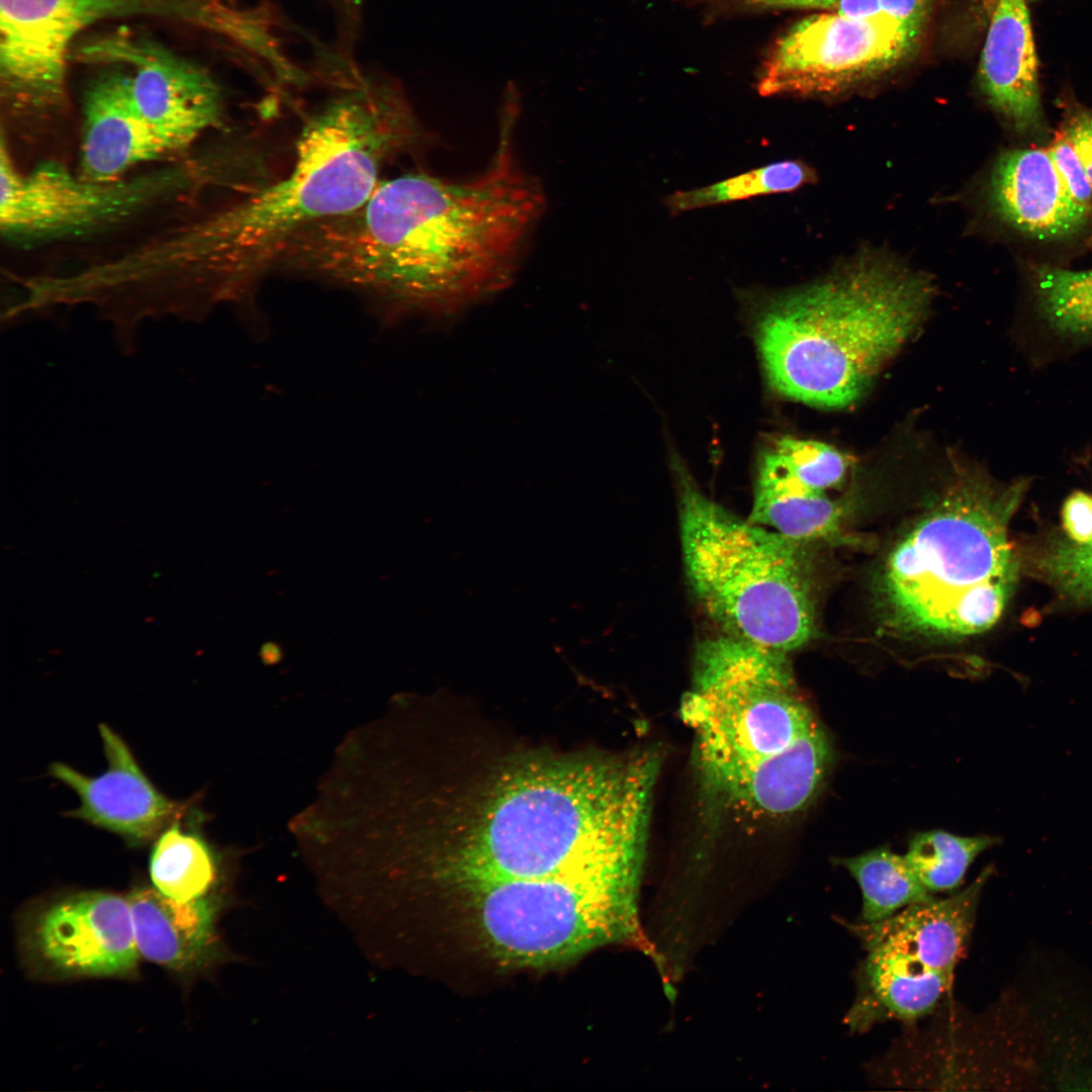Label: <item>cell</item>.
I'll return each mask as SVG.
<instances>
[{
    "mask_svg": "<svg viewBox=\"0 0 1092 1092\" xmlns=\"http://www.w3.org/2000/svg\"><path fill=\"white\" fill-rule=\"evenodd\" d=\"M503 119L487 168L465 180L381 179L355 210L303 233L280 268L352 288L403 312L455 314L502 291L544 207Z\"/></svg>",
    "mask_w": 1092,
    "mask_h": 1092,
    "instance_id": "6da1fadb",
    "label": "cell"
},
{
    "mask_svg": "<svg viewBox=\"0 0 1092 1092\" xmlns=\"http://www.w3.org/2000/svg\"><path fill=\"white\" fill-rule=\"evenodd\" d=\"M427 138L396 84L357 79L307 116L281 177L159 235L154 259L171 277L243 295L279 268L303 233L363 204L388 163Z\"/></svg>",
    "mask_w": 1092,
    "mask_h": 1092,
    "instance_id": "7a4b0ae2",
    "label": "cell"
},
{
    "mask_svg": "<svg viewBox=\"0 0 1092 1092\" xmlns=\"http://www.w3.org/2000/svg\"><path fill=\"white\" fill-rule=\"evenodd\" d=\"M695 663L681 715L707 793L749 814L784 819L806 810L834 751L787 654L724 633L700 644Z\"/></svg>",
    "mask_w": 1092,
    "mask_h": 1092,
    "instance_id": "3957f363",
    "label": "cell"
},
{
    "mask_svg": "<svg viewBox=\"0 0 1092 1092\" xmlns=\"http://www.w3.org/2000/svg\"><path fill=\"white\" fill-rule=\"evenodd\" d=\"M659 759L639 751L506 772L448 873L459 885L534 879L646 849Z\"/></svg>",
    "mask_w": 1092,
    "mask_h": 1092,
    "instance_id": "277c9868",
    "label": "cell"
},
{
    "mask_svg": "<svg viewBox=\"0 0 1092 1092\" xmlns=\"http://www.w3.org/2000/svg\"><path fill=\"white\" fill-rule=\"evenodd\" d=\"M930 277L895 259L864 255L823 279L770 298L756 342L769 384L824 408L857 401L921 324Z\"/></svg>",
    "mask_w": 1092,
    "mask_h": 1092,
    "instance_id": "5b68a950",
    "label": "cell"
},
{
    "mask_svg": "<svg viewBox=\"0 0 1092 1092\" xmlns=\"http://www.w3.org/2000/svg\"><path fill=\"white\" fill-rule=\"evenodd\" d=\"M1027 479L1000 483L979 473L956 482L889 554L881 597L892 626L964 637L992 628L1018 582L1008 537Z\"/></svg>",
    "mask_w": 1092,
    "mask_h": 1092,
    "instance_id": "8992f818",
    "label": "cell"
},
{
    "mask_svg": "<svg viewBox=\"0 0 1092 1092\" xmlns=\"http://www.w3.org/2000/svg\"><path fill=\"white\" fill-rule=\"evenodd\" d=\"M679 531L690 584L724 633L788 654L815 633L801 542L744 521L679 473Z\"/></svg>",
    "mask_w": 1092,
    "mask_h": 1092,
    "instance_id": "52a82bcc",
    "label": "cell"
},
{
    "mask_svg": "<svg viewBox=\"0 0 1092 1092\" xmlns=\"http://www.w3.org/2000/svg\"><path fill=\"white\" fill-rule=\"evenodd\" d=\"M644 856L639 851L542 878L459 886L495 960L516 968H550L634 932Z\"/></svg>",
    "mask_w": 1092,
    "mask_h": 1092,
    "instance_id": "ba28073f",
    "label": "cell"
},
{
    "mask_svg": "<svg viewBox=\"0 0 1092 1092\" xmlns=\"http://www.w3.org/2000/svg\"><path fill=\"white\" fill-rule=\"evenodd\" d=\"M233 13L226 0H0L2 96L15 110L63 106L73 42L100 21L154 17L218 36Z\"/></svg>",
    "mask_w": 1092,
    "mask_h": 1092,
    "instance_id": "9c48e42d",
    "label": "cell"
},
{
    "mask_svg": "<svg viewBox=\"0 0 1092 1092\" xmlns=\"http://www.w3.org/2000/svg\"><path fill=\"white\" fill-rule=\"evenodd\" d=\"M193 167L163 169L134 178L96 182L57 162L27 172L16 168L2 136L0 229L14 241H35L88 232L142 210L190 186Z\"/></svg>",
    "mask_w": 1092,
    "mask_h": 1092,
    "instance_id": "30bf717a",
    "label": "cell"
},
{
    "mask_svg": "<svg viewBox=\"0 0 1092 1092\" xmlns=\"http://www.w3.org/2000/svg\"><path fill=\"white\" fill-rule=\"evenodd\" d=\"M123 69L146 121L177 153L225 121L222 91L212 76L158 41L119 28L90 37L70 60Z\"/></svg>",
    "mask_w": 1092,
    "mask_h": 1092,
    "instance_id": "8fae6325",
    "label": "cell"
},
{
    "mask_svg": "<svg viewBox=\"0 0 1092 1092\" xmlns=\"http://www.w3.org/2000/svg\"><path fill=\"white\" fill-rule=\"evenodd\" d=\"M918 34L888 18L851 17L837 11L813 15L776 43L757 89L771 96L841 88L897 64Z\"/></svg>",
    "mask_w": 1092,
    "mask_h": 1092,
    "instance_id": "7c38bea8",
    "label": "cell"
},
{
    "mask_svg": "<svg viewBox=\"0 0 1092 1092\" xmlns=\"http://www.w3.org/2000/svg\"><path fill=\"white\" fill-rule=\"evenodd\" d=\"M22 939L31 963L56 978L124 976L140 954L128 899L107 892L72 893L40 906Z\"/></svg>",
    "mask_w": 1092,
    "mask_h": 1092,
    "instance_id": "4fadbf2b",
    "label": "cell"
},
{
    "mask_svg": "<svg viewBox=\"0 0 1092 1092\" xmlns=\"http://www.w3.org/2000/svg\"><path fill=\"white\" fill-rule=\"evenodd\" d=\"M99 733L108 762L105 772L88 777L63 762L50 766L53 778L71 788L80 806L69 814L140 845L157 838L179 820L187 805L167 798L144 774L130 749L108 725Z\"/></svg>",
    "mask_w": 1092,
    "mask_h": 1092,
    "instance_id": "5bb4252c",
    "label": "cell"
},
{
    "mask_svg": "<svg viewBox=\"0 0 1092 1092\" xmlns=\"http://www.w3.org/2000/svg\"><path fill=\"white\" fill-rule=\"evenodd\" d=\"M986 195L996 217L1032 240L1067 242L1092 226L1065 189L1046 150L1002 153L991 169Z\"/></svg>",
    "mask_w": 1092,
    "mask_h": 1092,
    "instance_id": "9a60e30c",
    "label": "cell"
},
{
    "mask_svg": "<svg viewBox=\"0 0 1092 1092\" xmlns=\"http://www.w3.org/2000/svg\"><path fill=\"white\" fill-rule=\"evenodd\" d=\"M77 173L96 182L122 179L132 168L178 154L135 107L123 70L92 81L83 98Z\"/></svg>",
    "mask_w": 1092,
    "mask_h": 1092,
    "instance_id": "2e32d148",
    "label": "cell"
},
{
    "mask_svg": "<svg viewBox=\"0 0 1092 1092\" xmlns=\"http://www.w3.org/2000/svg\"><path fill=\"white\" fill-rule=\"evenodd\" d=\"M992 874L985 868L964 890L910 905L878 922L851 926L867 951L906 957L953 977L971 937L980 896Z\"/></svg>",
    "mask_w": 1092,
    "mask_h": 1092,
    "instance_id": "e0dca14e",
    "label": "cell"
},
{
    "mask_svg": "<svg viewBox=\"0 0 1092 1092\" xmlns=\"http://www.w3.org/2000/svg\"><path fill=\"white\" fill-rule=\"evenodd\" d=\"M1028 0H996L979 62L988 104L1019 133L1042 126L1037 57Z\"/></svg>",
    "mask_w": 1092,
    "mask_h": 1092,
    "instance_id": "ac0fdd59",
    "label": "cell"
},
{
    "mask_svg": "<svg viewBox=\"0 0 1092 1092\" xmlns=\"http://www.w3.org/2000/svg\"><path fill=\"white\" fill-rule=\"evenodd\" d=\"M952 979L906 957L868 951L846 1022L864 1030L883 1019H919L936 1008Z\"/></svg>",
    "mask_w": 1092,
    "mask_h": 1092,
    "instance_id": "d6986e66",
    "label": "cell"
},
{
    "mask_svg": "<svg viewBox=\"0 0 1092 1092\" xmlns=\"http://www.w3.org/2000/svg\"><path fill=\"white\" fill-rule=\"evenodd\" d=\"M140 954L174 971H191L208 958L213 941L212 910L198 898L186 902L156 888L127 897Z\"/></svg>",
    "mask_w": 1092,
    "mask_h": 1092,
    "instance_id": "ffe728a7",
    "label": "cell"
},
{
    "mask_svg": "<svg viewBox=\"0 0 1092 1092\" xmlns=\"http://www.w3.org/2000/svg\"><path fill=\"white\" fill-rule=\"evenodd\" d=\"M847 508L825 491L760 468L749 521L798 542L832 540L841 533Z\"/></svg>",
    "mask_w": 1092,
    "mask_h": 1092,
    "instance_id": "44dd1931",
    "label": "cell"
},
{
    "mask_svg": "<svg viewBox=\"0 0 1092 1092\" xmlns=\"http://www.w3.org/2000/svg\"><path fill=\"white\" fill-rule=\"evenodd\" d=\"M833 860L845 869L860 888L863 922L884 920L910 905L934 898L919 881L905 855L888 847L880 846Z\"/></svg>",
    "mask_w": 1092,
    "mask_h": 1092,
    "instance_id": "7402d4cb",
    "label": "cell"
},
{
    "mask_svg": "<svg viewBox=\"0 0 1092 1092\" xmlns=\"http://www.w3.org/2000/svg\"><path fill=\"white\" fill-rule=\"evenodd\" d=\"M1038 315L1055 334L1092 344V268L1070 270L1042 264L1032 269Z\"/></svg>",
    "mask_w": 1092,
    "mask_h": 1092,
    "instance_id": "603a6c76",
    "label": "cell"
},
{
    "mask_svg": "<svg viewBox=\"0 0 1092 1092\" xmlns=\"http://www.w3.org/2000/svg\"><path fill=\"white\" fill-rule=\"evenodd\" d=\"M150 875L158 891L186 902L202 898L214 880L215 867L206 843L184 831L177 820L157 837Z\"/></svg>",
    "mask_w": 1092,
    "mask_h": 1092,
    "instance_id": "cb8c5ba5",
    "label": "cell"
},
{
    "mask_svg": "<svg viewBox=\"0 0 1092 1092\" xmlns=\"http://www.w3.org/2000/svg\"><path fill=\"white\" fill-rule=\"evenodd\" d=\"M1001 841L997 836H959L943 830L915 834L905 857L911 869L932 894L958 889L969 867L986 849Z\"/></svg>",
    "mask_w": 1092,
    "mask_h": 1092,
    "instance_id": "d4e9b609",
    "label": "cell"
},
{
    "mask_svg": "<svg viewBox=\"0 0 1092 1092\" xmlns=\"http://www.w3.org/2000/svg\"><path fill=\"white\" fill-rule=\"evenodd\" d=\"M813 171L800 161L772 163L727 180L669 195L671 213L713 206L753 196L790 192L814 180Z\"/></svg>",
    "mask_w": 1092,
    "mask_h": 1092,
    "instance_id": "484cf974",
    "label": "cell"
},
{
    "mask_svg": "<svg viewBox=\"0 0 1092 1092\" xmlns=\"http://www.w3.org/2000/svg\"><path fill=\"white\" fill-rule=\"evenodd\" d=\"M759 467L826 492L841 484L849 462L843 453L828 444L787 436L777 440L764 453Z\"/></svg>",
    "mask_w": 1092,
    "mask_h": 1092,
    "instance_id": "4316f807",
    "label": "cell"
},
{
    "mask_svg": "<svg viewBox=\"0 0 1092 1092\" xmlns=\"http://www.w3.org/2000/svg\"><path fill=\"white\" fill-rule=\"evenodd\" d=\"M1036 561L1038 573L1062 597L1076 604L1092 605V540L1076 544L1066 538L1056 539Z\"/></svg>",
    "mask_w": 1092,
    "mask_h": 1092,
    "instance_id": "83f0119b",
    "label": "cell"
},
{
    "mask_svg": "<svg viewBox=\"0 0 1092 1092\" xmlns=\"http://www.w3.org/2000/svg\"><path fill=\"white\" fill-rule=\"evenodd\" d=\"M927 0H837V12L860 18H888L920 32Z\"/></svg>",
    "mask_w": 1092,
    "mask_h": 1092,
    "instance_id": "f1b7e54d",
    "label": "cell"
},
{
    "mask_svg": "<svg viewBox=\"0 0 1092 1092\" xmlns=\"http://www.w3.org/2000/svg\"><path fill=\"white\" fill-rule=\"evenodd\" d=\"M1046 151L1068 194L1092 219V186L1073 147L1060 132Z\"/></svg>",
    "mask_w": 1092,
    "mask_h": 1092,
    "instance_id": "f546056e",
    "label": "cell"
},
{
    "mask_svg": "<svg viewBox=\"0 0 1092 1092\" xmlns=\"http://www.w3.org/2000/svg\"><path fill=\"white\" fill-rule=\"evenodd\" d=\"M1060 132L1073 147L1092 186V109L1067 106Z\"/></svg>",
    "mask_w": 1092,
    "mask_h": 1092,
    "instance_id": "4dcf8cb0",
    "label": "cell"
},
{
    "mask_svg": "<svg viewBox=\"0 0 1092 1092\" xmlns=\"http://www.w3.org/2000/svg\"><path fill=\"white\" fill-rule=\"evenodd\" d=\"M1066 539L1076 544L1092 540V495L1076 490L1068 495L1061 510Z\"/></svg>",
    "mask_w": 1092,
    "mask_h": 1092,
    "instance_id": "1f68e13d",
    "label": "cell"
},
{
    "mask_svg": "<svg viewBox=\"0 0 1092 1092\" xmlns=\"http://www.w3.org/2000/svg\"><path fill=\"white\" fill-rule=\"evenodd\" d=\"M734 4L750 6H786V7H827L837 0H721Z\"/></svg>",
    "mask_w": 1092,
    "mask_h": 1092,
    "instance_id": "d6a6232c",
    "label": "cell"
},
{
    "mask_svg": "<svg viewBox=\"0 0 1092 1092\" xmlns=\"http://www.w3.org/2000/svg\"><path fill=\"white\" fill-rule=\"evenodd\" d=\"M260 656L267 663L277 662L282 657V648L275 642H266L261 646Z\"/></svg>",
    "mask_w": 1092,
    "mask_h": 1092,
    "instance_id": "836d02e7",
    "label": "cell"
},
{
    "mask_svg": "<svg viewBox=\"0 0 1092 1092\" xmlns=\"http://www.w3.org/2000/svg\"><path fill=\"white\" fill-rule=\"evenodd\" d=\"M340 8L349 19H355L360 10L363 0H337Z\"/></svg>",
    "mask_w": 1092,
    "mask_h": 1092,
    "instance_id": "e575fe53",
    "label": "cell"
},
{
    "mask_svg": "<svg viewBox=\"0 0 1092 1092\" xmlns=\"http://www.w3.org/2000/svg\"><path fill=\"white\" fill-rule=\"evenodd\" d=\"M995 1H996V0H982V2H983V3L985 4V6L987 7V10H988V12H989V10L991 9V7L993 6V4L995 3Z\"/></svg>",
    "mask_w": 1092,
    "mask_h": 1092,
    "instance_id": "d590c367",
    "label": "cell"
},
{
    "mask_svg": "<svg viewBox=\"0 0 1092 1092\" xmlns=\"http://www.w3.org/2000/svg\"><path fill=\"white\" fill-rule=\"evenodd\" d=\"M1028 1H1036V0H1028Z\"/></svg>",
    "mask_w": 1092,
    "mask_h": 1092,
    "instance_id": "8d00e7d4",
    "label": "cell"
}]
</instances>
